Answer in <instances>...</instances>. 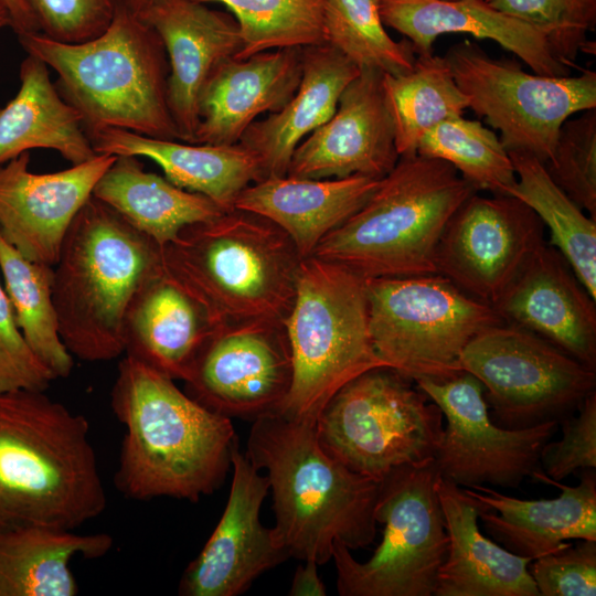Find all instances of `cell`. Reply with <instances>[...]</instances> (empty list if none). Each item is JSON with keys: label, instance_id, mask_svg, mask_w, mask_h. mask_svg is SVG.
Returning a JSON list of instances; mask_svg holds the SVG:
<instances>
[{"label": "cell", "instance_id": "obj_22", "mask_svg": "<svg viewBox=\"0 0 596 596\" xmlns=\"http://www.w3.org/2000/svg\"><path fill=\"white\" fill-rule=\"evenodd\" d=\"M301 54L302 47H284L220 65L202 89L191 143H238L259 115L280 110L299 86Z\"/></svg>", "mask_w": 596, "mask_h": 596}, {"label": "cell", "instance_id": "obj_26", "mask_svg": "<svg viewBox=\"0 0 596 596\" xmlns=\"http://www.w3.org/2000/svg\"><path fill=\"white\" fill-rule=\"evenodd\" d=\"M294 96L278 111L255 120L240 143L256 158L263 179L284 177L297 146L334 114L341 93L360 70L329 44L302 47Z\"/></svg>", "mask_w": 596, "mask_h": 596}, {"label": "cell", "instance_id": "obj_13", "mask_svg": "<svg viewBox=\"0 0 596 596\" xmlns=\"http://www.w3.org/2000/svg\"><path fill=\"white\" fill-rule=\"evenodd\" d=\"M459 364L483 385L496 424L511 429L560 423L596 386L595 370L503 322L481 330L461 352Z\"/></svg>", "mask_w": 596, "mask_h": 596}, {"label": "cell", "instance_id": "obj_14", "mask_svg": "<svg viewBox=\"0 0 596 596\" xmlns=\"http://www.w3.org/2000/svg\"><path fill=\"white\" fill-rule=\"evenodd\" d=\"M414 383L446 418L435 455L441 478L469 488H518L541 468L542 448L558 422L520 429L499 426L488 413L483 385L465 371L448 380L424 377Z\"/></svg>", "mask_w": 596, "mask_h": 596}, {"label": "cell", "instance_id": "obj_6", "mask_svg": "<svg viewBox=\"0 0 596 596\" xmlns=\"http://www.w3.org/2000/svg\"><path fill=\"white\" fill-rule=\"evenodd\" d=\"M53 267L54 306L67 351L86 362L123 354L126 312L137 291L164 270L162 248L92 195Z\"/></svg>", "mask_w": 596, "mask_h": 596}, {"label": "cell", "instance_id": "obj_17", "mask_svg": "<svg viewBox=\"0 0 596 596\" xmlns=\"http://www.w3.org/2000/svg\"><path fill=\"white\" fill-rule=\"evenodd\" d=\"M232 482L224 511L201 552L183 571L181 596H237L265 572L290 558L273 528L263 525L260 508L269 491L263 476L240 449L232 451Z\"/></svg>", "mask_w": 596, "mask_h": 596}, {"label": "cell", "instance_id": "obj_11", "mask_svg": "<svg viewBox=\"0 0 596 596\" xmlns=\"http://www.w3.org/2000/svg\"><path fill=\"white\" fill-rule=\"evenodd\" d=\"M435 458L393 468L379 482L374 517L384 524L372 556L359 562L333 543L341 596H432L445 562L448 535L436 490Z\"/></svg>", "mask_w": 596, "mask_h": 596}, {"label": "cell", "instance_id": "obj_43", "mask_svg": "<svg viewBox=\"0 0 596 596\" xmlns=\"http://www.w3.org/2000/svg\"><path fill=\"white\" fill-rule=\"evenodd\" d=\"M533 561L529 571L540 596H595L596 541L582 540Z\"/></svg>", "mask_w": 596, "mask_h": 596}, {"label": "cell", "instance_id": "obj_4", "mask_svg": "<svg viewBox=\"0 0 596 596\" xmlns=\"http://www.w3.org/2000/svg\"><path fill=\"white\" fill-rule=\"evenodd\" d=\"M24 51L58 75L60 95L86 132L109 127L180 140L168 104L169 63L158 33L123 0L98 36L64 43L41 32L18 35Z\"/></svg>", "mask_w": 596, "mask_h": 596}, {"label": "cell", "instance_id": "obj_20", "mask_svg": "<svg viewBox=\"0 0 596 596\" xmlns=\"http://www.w3.org/2000/svg\"><path fill=\"white\" fill-rule=\"evenodd\" d=\"M596 299L563 255L543 242L492 306L524 329L596 370Z\"/></svg>", "mask_w": 596, "mask_h": 596}, {"label": "cell", "instance_id": "obj_24", "mask_svg": "<svg viewBox=\"0 0 596 596\" xmlns=\"http://www.w3.org/2000/svg\"><path fill=\"white\" fill-rule=\"evenodd\" d=\"M532 477L558 487L562 493L554 499L523 500L482 485L464 488L490 508L479 515L485 530L508 551L532 560L571 545L567 540L596 541V478L592 469L575 487L552 480L541 468Z\"/></svg>", "mask_w": 596, "mask_h": 596}, {"label": "cell", "instance_id": "obj_25", "mask_svg": "<svg viewBox=\"0 0 596 596\" xmlns=\"http://www.w3.org/2000/svg\"><path fill=\"white\" fill-rule=\"evenodd\" d=\"M384 25L402 33L415 54L433 53L436 39L446 33H467L488 39L521 58L539 75H570L550 50L544 36L486 0H379Z\"/></svg>", "mask_w": 596, "mask_h": 596}, {"label": "cell", "instance_id": "obj_30", "mask_svg": "<svg viewBox=\"0 0 596 596\" xmlns=\"http://www.w3.org/2000/svg\"><path fill=\"white\" fill-rule=\"evenodd\" d=\"M17 95L0 107V166L31 149H52L72 164L94 158L78 111L60 95L49 66L28 54Z\"/></svg>", "mask_w": 596, "mask_h": 596}, {"label": "cell", "instance_id": "obj_36", "mask_svg": "<svg viewBox=\"0 0 596 596\" xmlns=\"http://www.w3.org/2000/svg\"><path fill=\"white\" fill-rule=\"evenodd\" d=\"M417 155L444 160L477 191L509 195L517 174L500 138L478 120L446 119L419 140Z\"/></svg>", "mask_w": 596, "mask_h": 596}, {"label": "cell", "instance_id": "obj_31", "mask_svg": "<svg viewBox=\"0 0 596 596\" xmlns=\"http://www.w3.org/2000/svg\"><path fill=\"white\" fill-rule=\"evenodd\" d=\"M92 195L161 248L183 227L223 213L205 195L179 188L166 177L146 171L135 156H117L95 184Z\"/></svg>", "mask_w": 596, "mask_h": 596}, {"label": "cell", "instance_id": "obj_33", "mask_svg": "<svg viewBox=\"0 0 596 596\" xmlns=\"http://www.w3.org/2000/svg\"><path fill=\"white\" fill-rule=\"evenodd\" d=\"M382 89L400 157L416 153L428 130L469 108L447 61L434 53L417 55L406 73H383Z\"/></svg>", "mask_w": 596, "mask_h": 596}, {"label": "cell", "instance_id": "obj_41", "mask_svg": "<svg viewBox=\"0 0 596 596\" xmlns=\"http://www.w3.org/2000/svg\"><path fill=\"white\" fill-rule=\"evenodd\" d=\"M45 36L81 43L102 34L123 0H22Z\"/></svg>", "mask_w": 596, "mask_h": 596}, {"label": "cell", "instance_id": "obj_10", "mask_svg": "<svg viewBox=\"0 0 596 596\" xmlns=\"http://www.w3.org/2000/svg\"><path fill=\"white\" fill-rule=\"evenodd\" d=\"M373 348L386 364L415 381L460 374L466 345L501 323L496 310L439 274L365 279Z\"/></svg>", "mask_w": 596, "mask_h": 596}, {"label": "cell", "instance_id": "obj_3", "mask_svg": "<svg viewBox=\"0 0 596 596\" xmlns=\"http://www.w3.org/2000/svg\"><path fill=\"white\" fill-rule=\"evenodd\" d=\"M264 469L275 512L274 535L289 557L323 565L333 543L370 545L380 482L350 470L321 447L315 422L280 413L253 421L245 451Z\"/></svg>", "mask_w": 596, "mask_h": 596}, {"label": "cell", "instance_id": "obj_27", "mask_svg": "<svg viewBox=\"0 0 596 596\" xmlns=\"http://www.w3.org/2000/svg\"><path fill=\"white\" fill-rule=\"evenodd\" d=\"M381 179L361 174L334 179L268 177L246 187L234 209L272 221L291 238L304 259L364 205Z\"/></svg>", "mask_w": 596, "mask_h": 596}, {"label": "cell", "instance_id": "obj_48", "mask_svg": "<svg viewBox=\"0 0 596 596\" xmlns=\"http://www.w3.org/2000/svg\"><path fill=\"white\" fill-rule=\"evenodd\" d=\"M131 7H134L136 10L140 9L143 4H146L150 0H126Z\"/></svg>", "mask_w": 596, "mask_h": 596}, {"label": "cell", "instance_id": "obj_47", "mask_svg": "<svg viewBox=\"0 0 596 596\" xmlns=\"http://www.w3.org/2000/svg\"><path fill=\"white\" fill-rule=\"evenodd\" d=\"M12 19L10 9L6 0H0V30L6 26L11 28Z\"/></svg>", "mask_w": 596, "mask_h": 596}, {"label": "cell", "instance_id": "obj_32", "mask_svg": "<svg viewBox=\"0 0 596 596\" xmlns=\"http://www.w3.org/2000/svg\"><path fill=\"white\" fill-rule=\"evenodd\" d=\"M107 533L23 526L0 533V596H75V556L99 558L113 547Z\"/></svg>", "mask_w": 596, "mask_h": 596}, {"label": "cell", "instance_id": "obj_39", "mask_svg": "<svg viewBox=\"0 0 596 596\" xmlns=\"http://www.w3.org/2000/svg\"><path fill=\"white\" fill-rule=\"evenodd\" d=\"M509 17L522 21L545 39L554 56L574 66L579 52L594 54L587 33L596 23V0H486Z\"/></svg>", "mask_w": 596, "mask_h": 596}, {"label": "cell", "instance_id": "obj_15", "mask_svg": "<svg viewBox=\"0 0 596 596\" xmlns=\"http://www.w3.org/2000/svg\"><path fill=\"white\" fill-rule=\"evenodd\" d=\"M292 372L284 322L258 319L215 326L184 381L185 393L219 414L253 422L280 412Z\"/></svg>", "mask_w": 596, "mask_h": 596}, {"label": "cell", "instance_id": "obj_21", "mask_svg": "<svg viewBox=\"0 0 596 596\" xmlns=\"http://www.w3.org/2000/svg\"><path fill=\"white\" fill-rule=\"evenodd\" d=\"M137 11L164 45L169 108L180 141L191 143L203 87L242 49L238 24L232 14L196 0H150Z\"/></svg>", "mask_w": 596, "mask_h": 596}, {"label": "cell", "instance_id": "obj_9", "mask_svg": "<svg viewBox=\"0 0 596 596\" xmlns=\"http://www.w3.org/2000/svg\"><path fill=\"white\" fill-rule=\"evenodd\" d=\"M413 383L381 366L343 385L315 422L323 450L377 481L395 467L435 458L444 415Z\"/></svg>", "mask_w": 596, "mask_h": 596}, {"label": "cell", "instance_id": "obj_12", "mask_svg": "<svg viewBox=\"0 0 596 596\" xmlns=\"http://www.w3.org/2000/svg\"><path fill=\"white\" fill-rule=\"evenodd\" d=\"M471 108L492 128L508 152L529 153L543 163L554 150L562 124L596 108V72L545 76L522 70L514 60L494 58L462 41L444 55Z\"/></svg>", "mask_w": 596, "mask_h": 596}, {"label": "cell", "instance_id": "obj_34", "mask_svg": "<svg viewBox=\"0 0 596 596\" xmlns=\"http://www.w3.org/2000/svg\"><path fill=\"white\" fill-rule=\"evenodd\" d=\"M509 156L517 174V183L509 195L526 204L549 227L550 244L563 255L596 299V220L587 216L567 196L538 158L517 151Z\"/></svg>", "mask_w": 596, "mask_h": 596}, {"label": "cell", "instance_id": "obj_44", "mask_svg": "<svg viewBox=\"0 0 596 596\" xmlns=\"http://www.w3.org/2000/svg\"><path fill=\"white\" fill-rule=\"evenodd\" d=\"M56 379L24 339L0 281V393L46 391Z\"/></svg>", "mask_w": 596, "mask_h": 596}, {"label": "cell", "instance_id": "obj_2", "mask_svg": "<svg viewBox=\"0 0 596 596\" xmlns=\"http://www.w3.org/2000/svg\"><path fill=\"white\" fill-rule=\"evenodd\" d=\"M106 504L86 417L45 391L0 393V533L75 530Z\"/></svg>", "mask_w": 596, "mask_h": 596}, {"label": "cell", "instance_id": "obj_16", "mask_svg": "<svg viewBox=\"0 0 596 596\" xmlns=\"http://www.w3.org/2000/svg\"><path fill=\"white\" fill-rule=\"evenodd\" d=\"M543 226L521 200L475 192L457 209L440 236L436 274L492 307L545 242Z\"/></svg>", "mask_w": 596, "mask_h": 596}, {"label": "cell", "instance_id": "obj_5", "mask_svg": "<svg viewBox=\"0 0 596 596\" xmlns=\"http://www.w3.org/2000/svg\"><path fill=\"white\" fill-rule=\"evenodd\" d=\"M301 260L280 227L238 209L183 227L162 247L166 274L213 327L258 319L285 323Z\"/></svg>", "mask_w": 596, "mask_h": 596}, {"label": "cell", "instance_id": "obj_18", "mask_svg": "<svg viewBox=\"0 0 596 596\" xmlns=\"http://www.w3.org/2000/svg\"><path fill=\"white\" fill-rule=\"evenodd\" d=\"M117 156L97 153L71 168L34 173L30 153L0 166V233L24 257L54 266L75 216Z\"/></svg>", "mask_w": 596, "mask_h": 596}, {"label": "cell", "instance_id": "obj_45", "mask_svg": "<svg viewBox=\"0 0 596 596\" xmlns=\"http://www.w3.org/2000/svg\"><path fill=\"white\" fill-rule=\"evenodd\" d=\"M298 565L288 594L290 596H326L327 589L318 575V564L313 560L302 561Z\"/></svg>", "mask_w": 596, "mask_h": 596}, {"label": "cell", "instance_id": "obj_23", "mask_svg": "<svg viewBox=\"0 0 596 596\" xmlns=\"http://www.w3.org/2000/svg\"><path fill=\"white\" fill-rule=\"evenodd\" d=\"M436 490L448 549L434 596H540L529 571L533 560L508 551L480 532L477 520L490 508L441 477Z\"/></svg>", "mask_w": 596, "mask_h": 596}, {"label": "cell", "instance_id": "obj_42", "mask_svg": "<svg viewBox=\"0 0 596 596\" xmlns=\"http://www.w3.org/2000/svg\"><path fill=\"white\" fill-rule=\"evenodd\" d=\"M563 436L544 445L540 456L542 471L552 480L562 481L576 470L596 468V393L585 397L577 415L561 422Z\"/></svg>", "mask_w": 596, "mask_h": 596}, {"label": "cell", "instance_id": "obj_40", "mask_svg": "<svg viewBox=\"0 0 596 596\" xmlns=\"http://www.w3.org/2000/svg\"><path fill=\"white\" fill-rule=\"evenodd\" d=\"M544 167L567 196L596 220V108L562 124Z\"/></svg>", "mask_w": 596, "mask_h": 596}, {"label": "cell", "instance_id": "obj_37", "mask_svg": "<svg viewBox=\"0 0 596 596\" xmlns=\"http://www.w3.org/2000/svg\"><path fill=\"white\" fill-rule=\"evenodd\" d=\"M326 43L359 70L398 75L412 70L415 52L408 40L394 41L384 28L379 0H327Z\"/></svg>", "mask_w": 596, "mask_h": 596}, {"label": "cell", "instance_id": "obj_38", "mask_svg": "<svg viewBox=\"0 0 596 596\" xmlns=\"http://www.w3.org/2000/svg\"><path fill=\"white\" fill-rule=\"evenodd\" d=\"M225 6L236 20L242 49L236 58L284 47L326 44L327 0H196Z\"/></svg>", "mask_w": 596, "mask_h": 596}, {"label": "cell", "instance_id": "obj_8", "mask_svg": "<svg viewBox=\"0 0 596 596\" xmlns=\"http://www.w3.org/2000/svg\"><path fill=\"white\" fill-rule=\"evenodd\" d=\"M285 326L294 368L279 412L287 417L316 422L343 385L386 366L370 336L365 279L341 264L316 256L301 260Z\"/></svg>", "mask_w": 596, "mask_h": 596}, {"label": "cell", "instance_id": "obj_35", "mask_svg": "<svg viewBox=\"0 0 596 596\" xmlns=\"http://www.w3.org/2000/svg\"><path fill=\"white\" fill-rule=\"evenodd\" d=\"M0 272L24 339L56 377H67L74 358L58 330L53 299L54 267L24 257L0 233Z\"/></svg>", "mask_w": 596, "mask_h": 596}, {"label": "cell", "instance_id": "obj_28", "mask_svg": "<svg viewBox=\"0 0 596 596\" xmlns=\"http://www.w3.org/2000/svg\"><path fill=\"white\" fill-rule=\"evenodd\" d=\"M97 153L145 157L179 188L205 195L223 212L234 210L238 194L263 180L254 155L235 145L190 143L104 127L87 132Z\"/></svg>", "mask_w": 596, "mask_h": 596}, {"label": "cell", "instance_id": "obj_29", "mask_svg": "<svg viewBox=\"0 0 596 596\" xmlns=\"http://www.w3.org/2000/svg\"><path fill=\"white\" fill-rule=\"evenodd\" d=\"M212 328L200 306L163 270L137 291L128 307L124 353L184 382Z\"/></svg>", "mask_w": 596, "mask_h": 596}, {"label": "cell", "instance_id": "obj_46", "mask_svg": "<svg viewBox=\"0 0 596 596\" xmlns=\"http://www.w3.org/2000/svg\"><path fill=\"white\" fill-rule=\"evenodd\" d=\"M10 9L13 31L19 34L40 32L35 18L22 0H6Z\"/></svg>", "mask_w": 596, "mask_h": 596}, {"label": "cell", "instance_id": "obj_1", "mask_svg": "<svg viewBox=\"0 0 596 596\" xmlns=\"http://www.w3.org/2000/svg\"><path fill=\"white\" fill-rule=\"evenodd\" d=\"M110 406L125 427L114 477L123 496L198 502L221 488L238 441L232 418L128 355L118 364Z\"/></svg>", "mask_w": 596, "mask_h": 596}, {"label": "cell", "instance_id": "obj_7", "mask_svg": "<svg viewBox=\"0 0 596 596\" xmlns=\"http://www.w3.org/2000/svg\"><path fill=\"white\" fill-rule=\"evenodd\" d=\"M475 192L444 160L401 156L364 205L326 235L312 256L364 279L436 274L440 236Z\"/></svg>", "mask_w": 596, "mask_h": 596}, {"label": "cell", "instance_id": "obj_19", "mask_svg": "<svg viewBox=\"0 0 596 596\" xmlns=\"http://www.w3.org/2000/svg\"><path fill=\"white\" fill-rule=\"evenodd\" d=\"M382 72L360 70L340 95L334 114L295 149L287 174L329 179L361 174L381 179L398 161Z\"/></svg>", "mask_w": 596, "mask_h": 596}]
</instances>
